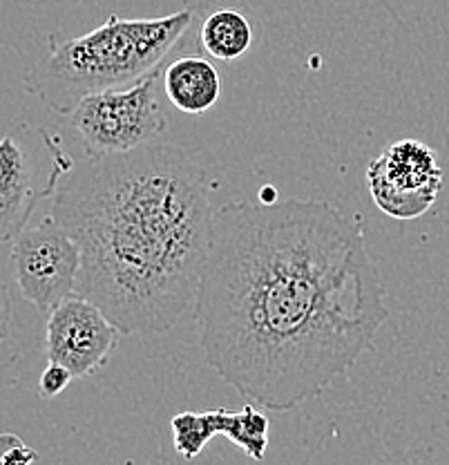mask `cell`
I'll use <instances>...</instances> for the list:
<instances>
[{"label": "cell", "mask_w": 449, "mask_h": 465, "mask_svg": "<svg viewBox=\"0 0 449 465\" xmlns=\"http://www.w3.org/2000/svg\"><path fill=\"white\" fill-rule=\"evenodd\" d=\"M192 316L226 385L291 411L374 351L391 312L362 217L291 197L217 208Z\"/></svg>", "instance_id": "obj_1"}, {"label": "cell", "mask_w": 449, "mask_h": 465, "mask_svg": "<svg viewBox=\"0 0 449 465\" xmlns=\"http://www.w3.org/2000/svg\"><path fill=\"white\" fill-rule=\"evenodd\" d=\"M212 186L209 166L177 143L74 163L50 215L79 244L76 295L125 336L171 331L200 293Z\"/></svg>", "instance_id": "obj_2"}, {"label": "cell", "mask_w": 449, "mask_h": 465, "mask_svg": "<svg viewBox=\"0 0 449 465\" xmlns=\"http://www.w3.org/2000/svg\"><path fill=\"white\" fill-rule=\"evenodd\" d=\"M195 21L186 7L159 18H121L117 14L83 36L47 38V54L27 74L30 94L52 113L70 116L92 94L134 85L159 70L168 52Z\"/></svg>", "instance_id": "obj_3"}, {"label": "cell", "mask_w": 449, "mask_h": 465, "mask_svg": "<svg viewBox=\"0 0 449 465\" xmlns=\"http://www.w3.org/2000/svg\"><path fill=\"white\" fill-rule=\"evenodd\" d=\"M163 70L150 72L134 85L92 94L70 114L83 143L85 157L132 153L152 143L166 128V114L159 105V79Z\"/></svg>", "instance_id": "obj_4"}, {"label": "cell", "mask_w": 449, "mask_h": 465, "mask_svg": "<svg viewBox=\"0 0 449 465\" xmlns=\"http://www.w3.org/2000/svg\"><path fill=\"white\" fill-rule=\"evenodd\" d=\"M25 124L0 139V244L14 242L27 229L38 202L54 197L61 179L74 168L61 139L47 133L43 153L34 148Z\"/></svg>", "instance_id": "obj_5"}, {"label": "cell", "mask_w": 449, "mask_h": 465, "mask_svg": "<svg viewBox=\"0 0 449 465\" xmlns=\"http://www.w3.org/2000/svg\"><path fill=\"white\" fill-rule=\"evenodd\" d=\"M9 266L16 287L41 313H52L76 295L81 275L79 244L59 222L47 215L14 240Z\"/></svg>", "instance_id": "obj_6"}, {"label": "cell", "mask_w": 449, "mask_h": 465, "mask_svg": "<svg viewBox=\"0 0 449 465\" xmlns=\"http://www.w3.org/2000/svg\"><path fill=\"white\" fill-rule=\"evenodd\" d=\"M371 200L394 220H416L436 202L443 168L436 153L416 139L389 143L366 166Z\"/></svg>", "instance_id": "obj_7"}, {"label": "cell", "mask_w": 449, "mask_h": 465, "mask_svg": "<svg viewBox=\"0 0 449 465\" xmlns=\"http://www.w3.org/2000/svg\"><path fill=\"white\" fill-rule=\"evenodd\" d=\"M119 336V329L94 302L72 295L47 313V362L63 365L74 378H88L110 361Z\"/></svg>", "instance_id": "obj_8"}, {"label": "cell", "mask_w": 449, "mask_h": 465, "mask_svg": "<svg viewBox=\"0 0 449 465\" xmlns=\"http://www.w3.org/2000/svg\"><path fill=\"white\" fill-rule=\"evenodd\" d=\"M172 443L183 459H197L215 436H226L253 461H264L268 452L270 423L262 407L249 403L238 411L206 410L180 411L171 420Z\"/></svg>", "instance_id": "obj_9"}, {"label": "cell", "mask_w": 449, "mask_h": 465, "mask_svg": "<svg viewBox=\"0 0 449 465\" xmlns=\"http://www.w3.org/2000/svg\"><path fill=\"white\" fill-rule=\"evenodd\" d=\"M163 94L180 113L204 114L221 96V76L204 56H181L163 70Z\"/></svg>", "instance_id": "obj_10"}, {"label": "cell", "mask_w": 449, "mask_h": 465, "mask_svg": "<svg viewBox=\"0 0 449 465\" xmlns=\"http://www.w3.org/2000/svg\"><path fill=\"white\" fill-rule=\"evenodd\" d=\"M200 43L217 61L233 63L253 45V25L238 9H217L201 23Z\"/></svg>", "instance_id": "obj_11"}, {"label": "cell", "mask_w": 449, "mask_h": 465, "mask_svg": "<svg viewBox=\"0 0 449 465\" xmlns=\"http://www.w3.org/2000/svg\"><path fill=\"white\" fill-rule=\"evenodd\" d=\"M38 461V452L32 450L21 436L5 432L0 434V465H34Z\"/></svg>", "instance_id": "obj_12"}, {"label": "cell", "mask_w": 449, "mask_h": 465, "mask_svg": "<svg viewBox=\"0 0 449 465\" xmlns=\"http://www.w3.org/2000/svg\"><path fill=\"white\" fill-rule=\"evenodd\" d=\"M74 381L70 370H65L63 365H56V362H50V365L43 370L41 378H38V394L43 399H56V396L63 394V391L70 387V382Z\"/></svg>", "instance_id": "obj_13"}, {"label": "cell", "mask_w": 449, "mask_h": 465, "mask_svg": "<svg viewBox=\"0 0 449 465\" xmlns=\"http://www.w3.org/2000/svg\"><path fill=\"white\" fill-rule=\"evenodd\" d=\"M12 322H14L12 293H9L7 284L0 280V345L7 341L9 331H12Z\"/></svg>", "instance_id": "obj_14"}, {"label": "cell", "mask_w": 449, "mask_h": 465, "mask_svg": "<svg viewBox=\"0 0 449 465\" xmlns=\"http://www.w3.org/2000/svg\"><path fill=\"white\" fill-rule=\"evenodd\" d=\"M259 202L262 203H275L278 202V191L273 186H264L262 193H259Z\"/></svg>", "instance_id": "obj_15"}]
</instances>
